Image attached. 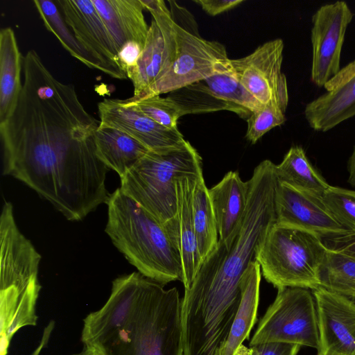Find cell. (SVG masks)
Segmentation results:
<instances>
[{
	"label": "cell",
	"mask_w": 355,
	"mask_h": 355,
	"mask_svg": "<svg viewBox=\"0 0 355 355\" xmlns=\"http://www.w3.org/2000/svg\"><path fill=\"white\" fill-rule=\"evenodd\" d=\"M178 51L168 71L150 85L138 98L169 93L182 87L202 81L212 75L232 69L230 59L223 44L202 38L198 33L176 24Z\"/></svg>",
	"instance_id": "obj_7"
},
{
	"label": "cell",
	"mask_w": 355,
	"mask_h": 355,
	"mask_svg": "<svg viewBox=\"0 0 355 355\" xmlns=\"http://www.w3.org/2000/svg\"><path fill=\"white\" fill-rule=\"evenodd\" d=\"M284 47L282 39H275L243 58L230 59L234 76L263 105L278 92L288 88L286 78L282 72Z\"/></svg>",
	"instance_id": "obj_14"
},
{
	"label": "cell",
	"mask_w": 355,
	"mask_h": 355,
	"mask_svg": "<svg viewBox=\"0 0 355 355\" xmlns=\"http://www.w3.org/2000/svg\"><path fill=\"white\" fill-rule=\"evenodd\" d=\"M202 174V158L187 141L178 148L148 152L121 178L120 189L164 224L176 215L177 179Z\"/></svg>",
	"instance_id": "obj_4"
},
{
	"label": "cell",
	"mask_w": 355,
	"mask_h": 355,
	"mask_svg": "<svg viewBox=\"0 0 355 355\" xmlns=\"http://www.w3.org/2000/svg\"><path fill=\"white\" fill-rule=\"evenodd\" d=\"M322 200L335 218L355 235V191L330 185Z\"/></svg>",
	"instance_id": "obj_29"
},
{
	"label": "cell",
	"mask_w": 355,
	"mask_h": 355,
	"mask_svg": "<svg viewBox=\"0 0 355 355\" xmlns=\"http://www.w3.org/2000/svg\"><path fill=\"white\" fill-rule=\"evenodd\" d=\"M348 182L355 187V145L347 162Z\"/></svg>",
	"instance_id": "obj_35"
},
{
	"label": "cell",
	"mask_w": 355,
	"mask_h": 355,
	"mask_svg": "<svg viewBox=\"0 0 355 355\" xmlns=\"http://www.w3.org/2000/svg\"><path fill=\"white\" fill-rule=\"evenodd\" d=\"M105 25L117 52L128 42L144 46L149 26L141 0H92Z\"/></svg>",
	"instance_id": "obj_18"
},
{
	"label": "cell",
	"mask_w": 355,
	"mask_h": 355,
	"mask_svg": "<svg viewBox=\"0 0 355 355\" xmlns=\"http://www.w3.org/2000/svg\"><path fill=\"white\" fill-rule=\"evenodd\" d=\"M288 103V88H285L275 94L259 110L252 113L247 119L246 139L254 144L267 132L283 124Z\"/></svg>",
	"instance_id": "obj_27"
},
{
	"label": "cell",
	"mask_w": 355,
	"mask_h": 355,
	"mask_svg": "<svg viewBox=\"0 0 355 355\" xmlns=\"http://www.w3.org/2000/svg\"><path fill=\"white\" fill-rule=\"evenodd\" d=\"M261 276L260 266L253 260L241 278V303L230 331L216 355H236L243 342L248 339L251 329L257 322Z\"/></svg>",
	"instance_id": "obj_19"
},
{
	"label": "cell",
	"mask_w": 355,
	"mask_h": 355,
	"mask_svg": "<svg viewBox=\"0 0 355 355\" xmlns=\"http://www.w3.org/2000/svg\"><path fill=\"white\" fill-rule=\"evenodd\" d=\"M143 49L137 42H128L118 52L119 62L127 77L137 65Z\"/></svg>",
	"instance_id": "obj_32"
},
{
	"label": "cell",
	"mask_w": 355,
	"mask_h": 355,
	"mask_svg": "<svg viewBox=\"0 0 355 355\" xmlns=\"http://www.w3.org/2000/svg\"><path fill=\"white\" fill-rule=\"evenodd\" d=\"M328 247L323 240L302 230L274 223L254 252L265 279L277 289L296 287L315 290Z\"/></svg>",
	"instance_id": "obj_5"
},
{
	"label": "cell",
	"mask_w": 355,
	"mask_h": 355,
	"mask_svg": "<svg viewBox=\"0 0 355 355\" xmlns=\"http://www.w3.org/2000/svg\"><path fill=\"white\" fill-rule=\"evenodd\" d=\"M152 20L137 65L128 76L134 87L132 98H139L164 75L178 51L176 23L162 0H141Z\"/></svg>",
	"instance_id": "obj_8"
},
{
	"label": "cell",
	"mask_w": 355,
	"mask_h": 355,
	"mask_svg": "<svg viewBox=\"0 0 355 355\" xmlns=\"http://www.w3.org/2000/svg\"><path fill=\"white\" fill-rule=\"evenodd\" d=\"M277 182L322 198L330 184L309 161L304 150L300 146H292L282 162L275 164Z\"/></svg>",
	"instance_id": "obj_22"
},
{
	"label": "cell",
	"mask_w": 355,
	"mask_h": 355,
	"mask_svg": "<svg viewBox=\"0 0 355 355\" xmlns=\"http://www.w3.org/2000/svg\"><path fill=\"white\" fill-rule=\"evenodd\" d=\"M178 107L181 116L189 114L213 112L221 110L233 112L243 119L251 113L245 111L214 94L203 81H200L169 92L167 96Z\"/></svg>",
	"instance_id": "obj_24"
},
{
	"label": "cell",
	"mask_w": 355,
	"mask_h": 355,
	"mask_svg": "<svg viewBox=\"0 0 355 355\" xmlns=\"http://www.w3.org/2000/svg\"><path fill=\"white\" fill-rule=\"evenodd\" d=\"M324 87L326 92L304 109L311 128L322 132L355 116V60L340 69Z\"/></svg>",
	"instance_id": "obj_15"
},
{
	"label": "cell",
	"mask_w": 355,
	"mask_h": 355,
	"mask_svg": "<svg viewBox=\"0 0 355 355\" xmlns=\"http://www.w3.org/2000/svg\"><path fill=\"white\" fill-rule=\"evenodd\" d=\"M105 232L139 272L163 285L182 281L179 251L164 224L125 195H110Z\"/></svg>",
	"instance_id": "obj_3"
},
{
	"label": "cell",
	"mask_w": 355,
	"mask_h": 355,
	"mask_svg": "<svg viewBox=\"0 0 355 355\" xmlns=\"http://www.w3.org/2000/svg\"><path fill=\"white\" fill-rule=\"evenodd\" d=\"M354 15L344 1L323 5L313 14L311 80L316 86L324 87L340 69L345 33Z\"/></svg>",
	"instance_id": "obj_9"
},
{
	"label": "cell",
	"mask_w": 355,
	"mask_h": 355,
	"mask_svg": "<svg viewBox=\"0 0 355 355\" xmlns=\"http://www.w3.org/2000/svg\"><path fill=\"white\" fill-rule=\"evenodd\" d=\"M320 286L355 300V257L328 248L320 273Z\"/></svg>",
	"instance_id": "obj_26"
},
{
	"label": "cell",
	"mask_w": 355,
	"mask_h": 355,
	"mask_svg": "<svg viewBox=\"0 0 355 355\" xmlns=\"http://www.w3.org/2000/svg\"><path fill=\"white\" fill-rule=\"evenodd\" d=\"M250 183L243 181L238 172L230 171L209 189L219 240L230 245L243 220L249 198Z\"/></svg>",
	"instance_id": "obj_17"
},
{
	"label": "cell",
	"mask_w": 355,
	"mask_h": 355,
	"mask_svg": "<svg viewBox=\"0 0 355 355\" xmlns=\"http://www.w3.org/2000/svg\"><path fill=\"white\" fill-rule=\"evenodd\" d=\"M71 355H98L94 350L85 347V349L79 353L73 354Z\"/></svg>",
	"instance_id": "obj_36"
},
{
	"label": "cell",
	"mask_w": 355,
	"mask_h": 355,
	"mask_svg": "<svg viewBox=\"0 0 355 355\" xmlns=\"http://www.w3.org/2000/svg\"><path fill=\"white\" fill-rule=\"evenodd\" d=\"M277 290L249 345L282 342L318 349V314L313 293L309 289L296 287Z\"/></svg>",
	"instance_id": "obj_6"
},
{
	"label": "cell",
	"mask_w": 355,
	"mask_h": 355,
	"mask_svg": "<svg viewBox=\"0 0 355 355\" xmlns=\"http://www.w3.org/2000/svg\"><path fill=\"white\" fill-rule=\"evenodd\" d=\"M329 241L328 248L335 249L355 257V235L336 238Z\"/></svg>",
	"instance_id": "obj_34"
},
{
	"label": "cell",
	"mask_w": 355,
	"mask_h": 355,
	"mask_svg": "<svg viewBox=\"0 0 355 355\" xmlns=\"http://www.w3.org/2000/svg\"><path fill=\"white\" fill-rule=\"evenodd\" d=\"M275 223L331 240L351 235L333 216L322 198L277 182L275 193Z\"/></svg>",
	"instance_id": "obj_10"
},
{
	"label": "cell",
	"mask_w": 355,
	"mask_h": 355,
	"mask_svg": "<svg viewBox=\"0 0 355 355\" xmlns=\"http://www.w3.org/2000/svg\"><path fill=\"white\" fill-rule=\"evenodd\" d=\"M202 81L218 97L251 114L263 105L241 83L232 69L218 72Z\"/></svg>",
	"instance_id": "obj_28"
},
{
	"label": "cell",
	"mask_w": 355,
	"mask_h": 355,
	"mask_svg": "<svg viewBox=\"0 0 355 355\" xmlns=\"http://www.w3.org/2000/svg\"><path fill=\"white\" fill-rule=\"evenodd\" d=\"M210 16H216L244 2V0H193Z\"/></svg>",
	"instance_id": "obj_33"
},
{
	"label": "cell",
	"mask_w": 355,
	"mask_h": 355,
	"mask_svg": "<svg viewBox=\"0 0 355 355\" xmlns=\"http://www.w3.org/2000/svg\"><path fill=\"white\" fill-rule=\"evenodd\" d=\"M193 218L198 250L203 261L216 247L219 239L209 189L203 175L196 179L193 189Z\"/></svg>",
	"instance_id": "obj_25"
},
{
	"label": "cell",
	"mask_w": 355,
	"mask_h": 355,
	"mask_svg": "<svg viewBox=\"0 0 355 355\" xmlns=\"http://www.w3.org/2000/svg\"><path fill=\"white\" fill-rule=\"evenodd\" d=\"M24 56L19 51L14 31H0V125L12 114L21 94Z\"/></svg>",
	"instance_id": "obj_20"
},
{
	"label": "cell",
	"mask_w": 355,
	"mask_h": 355,
	"mask_svg": "<svg viewBox=\"0 0 355 355\" xmlns=\"http://www.w3.org/2000/svg\"><path fill=\"white\" fill-rule=\"evenodd\" d=\"M33 3L46 29L58 38L71 55L89 68L110 76L108 69L101 60L92 54L71 33L54 1L34 0Z\"/></svg>",
	"instance_id": "obj_23"
},
{
	"label": "cell",
	"mask_w": 355,
	"mask_h": 355,
	"mask_svg": "<svg viewBox=\"0 0 355 355\" xmlns=\"http://www.w3.org/2000/svg\"><path fill=\"white\" fill-rule=\"evenodd\" d=\"M94 141L98 158L120 178L150 151L128 135L111 128L98 127Z\"/></svg>",
	"instance_id": "obj_21"
},
{
	"label": "cell",
	"mask_w": 355,
	"mask_h": 355,
	"mask_svg": "<svg viewBox=\"0 0 355 355\" xmlns=\"http://www.w3.org/2000/svg\"><path fill=\"white\" fill-rule=\"evenodd\" d=\"M203 175V174H202ZM198 176H184L176 181L177 211L164 223L180 255L184 290L191 285L202 260L199 253L193 218V192Z\"/></svg>",
	"instance_id": "obj_16"
},
{
	"label": "cell",
	"mask_w": 355,
	"mask_h": 355,
	"mask_svg": "<svg viewBox=\"0 0 355 355\" xmlns=\"http://www.w3.org/2000/svg\"><path fill=\"white\" fill-rule=\"evenodd\" d=\"M99 127L120 130L150 151L162 152L182 146L187 140L178 129H170L144 114L128 99L105 98L98 104Z\"/></svg>",
	"instance_id": "obj_11"
},
{
	"label": "cell",
	"mask_w": 355,
	"mask_h": 355,
	"mask_svg": "<svg viewBox=\"0 0 355 355\" xmlns=\"http://www.w3.org/2000/svg\"><path fill=\"white\" fill-rule=\"evenodd\" d=\"M181 306L175 287L134 272L113 281L103 306L84 319L81 340L98 355H183Z\"/></svg>",
	"instance_id": "obj_2"
},
{
	"label": "cell",
	"mask_w": 355,
	"mask_h": 355,
	"mask_svg": "<svg viewBox=\"0 0 355 355\" xmlns=\"http://www.w3.org/2000/svg\"><path fill=\"white\" fill-rule=\"evenodd\" d=\"M317 309V355H355V301L322 286L313 290Z\"/></svg>",
	"instance_id": "obj_12"
},
{
	"label": "cell",
	"mask_w": 355,
	"mask_h": 355,
	"mask_svg": "<svg viewBox=\"0 0 355 355\" xmlns=\"http://www.w3.org/2000/svg\"><path fill=\"white\" fill-rule=\"evenodd\" d=\"M64 19L77 40L106 67L113 78L127 79L115 44L92 0H58Z\"/></svg>",
	"instance_id": "obj_13"
},
{
	"label": "cell",
	"mask_w": 355,
	"mask_h": 355,
	"mask_svg": "<svg viewBox=\"0 0 355 355\" xmlns=\"http://www.w3.org/2000/svg\"><path fill=\"white\" fill-rule=\"evenodd\" d=\"M23 73L16 107L0 125L3 174L26 184L67 220H82L110 195L109 168L96 153L99 121L74 85L56 79L35 50L24 56Z\"/></svg>",
	"instance_id": "obj_1"
},
{
	"label": "cell",
	"mask_w": 355,
	"mask_h": 355,
	"mask_svg": "<svg viewBox=\"0 0 355 355\" xmlns=\"http://www.w3.org/2000/svg\"><path fill=\"white\" fill-rule=\"evenodd\" d=\"M132 102L144 114L158 123L170 128L177 129L178 119L181 117L180 112L177 105L167 96L161 97L155 95Z\"/></svg>",
	"instance_id": "obj_30"
},
{
	"label": "cell",
	"mask_w": 355,
	"mask_h": 355,
	"mask_svg": "<svg viewBox=\"0 0 355 355\" xmlns=\"http://www.w3.org/2000/svg\"><path fill=\"white\" fill-rule=\"evenodd\" d=\"M301 346L282 342H266L248 348L241 345L236 355H297Z\"/></svg>",
	"instance_id": "obj_31"
}]
</instances>
